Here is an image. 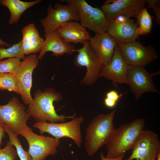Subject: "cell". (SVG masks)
<instances>
[{
  "instance_id": "6da1fadb",
  "label": "cell",
  "mask_w": 160,
  "mask_h": 160,
  "mask_svg": "<svg viewBox=\"0 0 160 160\" xmlns=\"http://www.w3.org/2000/svg\"><path fill=\"white\" fill-rule=\"evenodd\" d=\"M62 98V94L53 88H48L44 91L38 89L34 93L33 100L28 105L26 111L36 122H64L66 119H72L76 114L65 116L57 113L53 103L59 102Z\"/></svg>"
},
{
  "instance_id": "7a4b0ae2",
  "label": "cell",
  "mask_w": 160,
  "mask_h": 160,
  "mask_svg": "<svg viewBox=\"0 0 160 160\" xmlns=\"http://www.w3.org/2000/svg\"><path fill=\"white\" fill-rule=\"evenodd\" d=\"M145 124V119L139 118L115 129L106 144L105 157L115 158L132 149L144 130Z\"/></svg>"
},
{
  "instance_id": "3957f363",
  "label": "cell",
  "mask_w": 160,
  "mask_h": 160,
  "mask_svg": "<svg viewBox=\"0 0 160 160\" xmlns=\"http://www.w3.org/2000/svg\"><path fill=\"white\" fill-rule=\"evenodd\" d=\"M116 110L110 113L94 117L86 130L84 145L87 154L93 156L103 145H106L114 129L113 120Z\"/></svg>"
},
{
  "instance_id": "277c9868",
  "label": "cell",
  "mask_w": 160,
  "mask_h": 160,
  "mask_svg": "<svg viewBox=\"0 0 160 160\" xmlns=\"http://www.w3.org/2000/svg\"><path fill=\"white\" fill-rule=\"evenodd\" d=\"M26 110L17 97H14L7 104L0 105V126L9 128L17 136L24 137L32 130L27 124L31 117Z\"/></svg>"
},
{
  "instance_id": "5b68a950",
  "label": "cell",
  "mask_w": 160,
  "mask_h": 160,
  "mask_svg": "<svg viewBox=\"0 0 160 160\" xmlns=\"http://www.w3.org/2000/svg\"><path fill=\"white\" fill-rule=\"evenodd\" d=\"M71 6L77 14L80 24L95 33L106 32L109 23L103 11L90 5L85 0H62Z\"/></svg>"
},
{
  "instance_id": "8992f818",
  "label": "cell",
  "mask_w": 160,
  "mask_h": 160,
  "mask_svg": "<svg viewBox=\"0 0 160 160\" xmlns=\"http://www.w3.org/2000/svg\"><path fill=\"white\" fill-rule=\"evenodd\" d=\"M83 121V116H80L75 117L66 122H36L33 127L38 129L41 135L48 133L58 140L64 137L71 139L77 146L80 148L82 140L81 125Z\"/></svg>"
},
{
  "instance_id": "52a82bcc",
  "label": "cell",
  "mask_w": 160,
  "mask_h": 160,
  "mask_svg": "<svg viewBox=\"0 0 160 160\" xmlns=\"http://www.w3.org/2000/svg\"><path fill=\"white\" fill-rule=\"evenodd\" d=\"M83 47L76 49L78 52L75 56L73 64L77 67H85L87 71L80 82L81 84L91 86L100 78L99 75L102 65L91 48L89 41L84 42Z\"/></svg>"
},
{
  "instance_id": "ba28073f",
  "label": "cell",
  "mask_w": 160,
  "mask_h": 160,
  "mask_svg": "<svg viewBox=\"0 0 160 160\" xmlns=\"http://www.w3.org/2000/svg\"><path fill=\"white\" fill-rule=\"evenodd\" d=\"M160 73V71L149 73L144 66L129 65L127 75V84L129 86L136 100L139 99L145 92L160 93L153 81V77Z\"/></svg>"
},
{
  "instance_id": "9c48e42d",
  "label": "cell",
  "mask_w": 160,
  "mask_h": 160,
  "mask_svg": "<svg viewBox=\"0 0 160 160\" xmlns=\"http://www.w3.org/2000/svg\"><path fill=\"white\" fill-rule=\"evenodd\" d=\"M121 55L129 65L145 66L158 59L156 52L150 45H143L138 41L117 44Z\"/></svg>"
},
{
  "instance_id": "30bf717a",
  "label": "cell",
  "mask_w": 160,
  "mask_h": 160,
  "mask_svg": "<svg viewBox=\"0 0 160 160\" xmlns=\"http://www.w3.org/2000/svg\"><path fill=\"white\" fill-rule=\"evenodd\" d=\"M79 21L78 17L72 7L68 4L56 3L53 7L49 4L47 9V16L41 20L44 34L57 31L67 22Z\"/></svg>"
},
{
  "instance_id": "8fae6325",
  "label": "cell",
  "mask_w": 160,
  "mask_h": 160,
  "mask_svg": "<svg viewBox=\"0 0 160 160\" xmlns=\"http://www.w3.org/2000/svg\"><path fill=\"white\" fill-rule=\"evenodd\" d=\"M24 137L28 143V151L32 160H44L48 156H54L57 152L60 142L53 137L38 135L32 130Z\"/></svg>"
},
{
  "instance_id": "7c38bea8",
  "label": "cell",
  "mask_w": 160,
  "mask_h": 160,
  "mask_svg": "<svg viewBox=\"0 0 160 160\" xmlns=\"http://www.w3.org/2000/svg\"><path fill=\"white\" fill-rule=\"evenodd\" d=\"M145 3V0H108L100 9L108 20L111 21L119 16L136 17Z\"/></svg>"
},
{
  "instance_id": "4fadbf2b",
  "label": "cell",
  "mask_w": 160,
  "mask_h": 160,
  "mask_svg": "<svg viewBox=\"0 0 160 160\" xmlns=\"http://www.w3.org/2000/svg\"><path fill=\"white\" fill-rule=\"evenodd\" d=\"M128 159L155 160L160 154V141L153 131L144 130L137 140Z\"/></svg>"
},
{
  "instance_id": "5bb4252c",
  "label": "cell",
  "mask_w": 160,
  "mask_h": 160,
  "mask_svg": "<svg viewBox=\"0 0 160 160\" xmlns=\"http://www.w3.org/2000/svg\"><path fill=\"white\" fill-rule=\"evenodd\" d=\"M39 60L35 54L25 57L20 67L14 76L18 81L21 98L24 103L28 105L33 100L31 93L32 86V73L38 65Z\"/></svg>"
},
{
  "instance_id": "9a60e30c",
  "label": "cell",
  "mask_w": 160,
  "mask_h": 160,
  "mask_svg": "<svg viewBox=\"0 0 160 160\" xmlns=\"http://www.w3.org/2000/svg\"><path fill=\"white\" fill-rule=\"evenodd\" d=\"M137 22L121 16L109 21L106 32L113 37L118 44H124L136 41L137 38Z\"/></svg>"
},
{
  "instance_id": "2e32d148",
  "label": "cell",
  "mask_w": 160,
  "mask_h": 160,
  "mask_svg": "<svg viewBox=\"0 0 160 160\" xmlns=\"http://www.w3.org/2000/svg\"><path fill=\"white\" fill-rule=\"evenodd\" d=\"M129 66L116 45L111 62L107 65H102L99 77L110 81L115 88L118 87V84H127V75Z\"/></svg>"
},
{
  "instance_id": "e0dca14e",
  "label": "cell",
  "mask_w": 160,
  "mask_h": 160,
  "mask_svg": "<svg viewBox=\"0 0 160 160\" xmlns=\"http://www.w3.org/2000/svg\"><path fill=\"white\" fill-rule=\"evenodd\" d=\"M95 34L89 40V45L102 65H107L112 59L117 42L106 32Z\"/></svg>"
},
{
  "instance_id": "ac0fdd59",
  "label": "cell",
  "mask_w": 160,
  "mask_h": 160,
  "mask_svg": "<svg viewBox=\"0 0 160 160\" xmlns=\"http://www.w3.org/2000/svg\"><path fill=\"white\" fill-rule=\"evenodd\" d=\"M44 36L45 39L37 56L39 60H41L48 52H52V55L56 57L65 54L70 55L76 52L74 46L65 42L57 31H49L44 34Z\"/></svg>"
},
{
  "instance_id": "d6986e66",
  "label": "cell",
  "mask_w": 160,
  "mask_h": 160,
  "mask_svg": "<svg viewBox=\"0 0 160 160\" xmlns=\"http://www.w3.org/2000/svg\"><path fill=\"white\" fill-rule=\"evenodd\" d=\"M62 38L67 43L83 44L91 37L86 28L76 21H69L57 30Z\"/></svg>"
},
{
  "instance_id": "ffe728a7",
  "label": "cell",
  "mask_w": 160,
  "mask_h": 160,
  "mask_svg": "<svg viewBox=\"0 0 160 160\" xmlns=\"http://www.w3.org/2000/svg\"><path fill=\"white\" fill-rule=\"evenodd\" d=\"M41 1V0L31 1L20 0H0V5L7 7L9 10L10 17L8 23L12 25L18 22L21 15L26 9Z\"/></svg>"
},
{
  "instance_id": "44dd1931",
  "label": "cell",
  "mask_w": 160,
  "mask_h": 160,
  "mask_svg": "<svg viewBox=\"0 0 160 160\" xmlns=\"http://www.w3.org/2000/svg\"><path fill=\"white\" fill-rule=\"evenodd\" d=\"M136 18L138 26L137 30V36L146 35L151 33L152 25V17L147 10V8L143 9Z\"/></svg>"
},
{
  "instance_id": "7402d4cb",
  "label": "cell",
  "mask_w": 160,
  "mask_h": 160,
  "mask_svg": "<svg viewBox=\"0 0 160 160\" xmlns=\"http://www.w3.org/2000/svg\"><path fill=\"white\" fill-rule=\"evenodd\" d=\"M4 132L8 135L9 141L15 147L17 155L20 160H32L28 151H25L23 148L20 141L17 135L10 129L3 127Z\"/></svg>"
},
{
  "instance_id": "603a6c76",
  "label": "cell",
  "mask_w": 160,
  "mask_h": 160,
  "mask_svg": "<svg viewBox=\"0 0 160 160\" xmlns=\"http://www.w3.org/2000/svg\"><path fill=\"white\" fill-rule=\"evenodd\" d=\"M0 90H7L20 94L17 79L14 76L8 73H0Z\"/></svg>"
},
{
  "instance_id": "cb8c5ba5",
  "label": "cell",
  "mask_w": 160,
  "mask_h": 160,
  "mask_svg": "<svg viewBox=\"0 0 160 160\" xmlns=\"http://www.w3.org/2000/svg\"><path fill=\"white\" fill-rule=\"evenodd\" d=\"M18 57L23 60L25 57L21 41L8 48L0 45V61L5 58Z\"/></svg>"
},
{
  "instance_id": "d4e9b609",
  "label": "cell",
  "mask_w": 160,
  "mask_h": 160,
  "mask_svg": "<svg viewBox=\"0 0 160 160\" xmlns=\"http://www.w3.org/2000/svg\"><path fill=\"white\" fill-rule=\"evenodd\" d=\"M20 59L18 57H12L0 61V73H8L15 75L21 65Z\"/></svg>"
},
{
  "instance_id": "484cf974",
  "label": "cell",
  "mask_w": 160,
  "mask_h": 160,
  "mask_svg": "<svg viewBox=\"0 0 160 160\" xmlns=\"http://www.w3.org/2000/svg\"><path fill=\"white\" fill-rule=\"evenodd\" d=\"M22 44H28L33 43L41 37L39 31L34 25L30 23L23 28L22 31Z\"/></svg>"
},
{
  "instance_id": "4316f807",
  "label": "cell",
  "mask_w": 160,
  "mask_h": 160,
  "mask_svg": "<svg viewBox=\"0 0 160 160\" xmlns=\"http://www.w3.org/2000/svg\"><path fill=\"white\" fill-rule=\"evenodd\" d=\"M14 147V145L8 141L4 148H0V160H15L17 155Z\"/></svg>"
},
{
  "instance_id": "83f0119b",
  "label": "cell",
  "mask_w": 160,
  "mask_h": 160,
  "mask_svg": "<svg viewBox=\"0 0 160 160\" xmlns=\"http://www.w3.org/2000/svg\"><path fill=\"white\" fill-rule=\"evenodd\" d=\"M44 40L42 37L32 43L22 44V47L25 55L40 52Z\"/></svg>"
},
{
  "instance_id": "f1b7e54d",
  "label": "cell",
  "mask_w": 160,
  "mask_h": 160,
  "mask_svg": "<svg viewBox=\"0 0 160 160\" xmlns=\"http://www.w3.org/2000/svg\"><path fill=\"white\" fill-rule=\"evenodd\" d=\"M148 4V8L152 9L155 15V22L160 25V1L159 0H145Z\"/></svg>"
},
{
  "instance_id": "f546056e",
  "label": "cell",
  "mask_w": 160,
  "mask_h": 160,
  "mask_svg": "<svg viewBox=\"0 0 160 160\" xmlns=\"http://www.w3.org/2000/svg\"><path fill=\"white\" fill-rule=\"evenodd\" d=\"M122 96V94H119L117 91L111 90L107 93L106 97L113 100L117 102Z\"/></svg>"
},
{
  "instance_id": "4dcf8cb0",
  "label": "cell",
  "mask_w": 160,
  "mask_h": 160,
  "mask_svg": "<svg viewBox=\"0 0 160 160\" xmlns=\"http://www.w3.org/2000/svg\"><path fill=\"white\" fill-rule=\"evenodd\" d=\"M100 160H123L124 156V153L122 154L118 157L114 158H108L105 157L104 155L103 152H101L100 154Z\"/></svg>"
},
{
  "instance_id": "1f68e13d",
  "label": "cell",
  "mask_w": 160,
  "mask_h": 160,
  "mask_svg": "<svg viewBox=\"0 0 160 160\" xmlns=\"http://www.w3.org/2000/svg\"><path fill=\"white\" fill-rule=\"evenodd\" d=\"M116 102L113 100L106 97L104 100V103L105 105L108 108L113 107L116 105Z\"/></svg>"
},
{
  "instance_id": "d6a6232c",
  "label": "cell",
  "mask_w": 160,
  "mask_h": 160,
  "mask_svg": "<svg viewBox=\"0 0 160 160\" xmlns=\"http://www.w3.org/2000/svg\"><path fill=\"white\" fill-rule=\"evenodd\" d=\"M4 132L3 127L0 126V146L1 143L2 139L4 136Z\"/></svg>"
},
{
  "instance_id": "836d02e7",
  "label": "cell",
  "mask_w": 160,
  "mask_h": 160,
  "mask_svg": "<svg viewBox=\"0 0 160 160\" xmlns=\"http://www.w3.org/2000/svg\"><path fill=\"white\" fill-rule=\"evenodd\" d=\"M0 45L4 46H6L9 47H10L11 45L5 42L0 38Z\"/></svg>"
},
{
  "instance_id": "e575fe53",
  "label": "cell",
  "mask_w": 160,
  "mask_h": 160,
  "mask_svg": "<svg viewBox=\"0 0 160 160\" xmlns=\"http://www.w3.org/2000/svg\"><path fill=\"white\" fill-rule=\"evenodd\" d=\"M156 159V160H160V154L158 155Z\"/></svg>"
},
{
  "instance_id": "d590c367",
  "label": "cell",
  "mask_w": 160,
  "mask_h": 160,
  "mask_svg": "<svg viewBox=\"0 0 160 160\" xmlns=\"http://www.w3.org/2000/svg\"><path fill=\"white\" fill-rule=\"evenodd\" d=\"M130 160V159H125V160ZM136 160H141L139 159H137Z\"/></svg>"
},
{
  "instance_id": "8d00e7d4",
  "label": "cell",
  "mask_w": 160,
  "mask_h": 160,
  "mask_svg": "<svg viewBox=\"0 0 160 160\" xmlns=\"http://www.w3.org/2000/svg\"></svg>"
}]
</instances>
